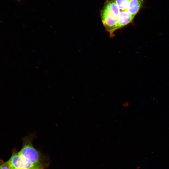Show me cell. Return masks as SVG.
Masks as SVG:
<instances>
[{
    "label": "cell",
    "mask_w": 169,
    "mask_h": 169,
    "mask_svg": "<svg viewBox=\"0 0 169 169\" xmlns=\"http://www.w3.org/2000/svg\"><path fill=\"white\" fill-rule=\"evenodd\" d=\"M11 169H15V168H11ZM43 169L41 167H36L34 168H30V169Z\"/></svg>",
    "instance_id": "ba28073f"
},
{
    "label": "cell",
    "mask_w": 169,
    "mask_h": 169,
    "mask_svg": "<svg viewBox=\"0 0 169 169\" xmlns=\"http://www.w3.org/2000/svg\"><path fill=\"white\" fill-rule=\"evenodd\" d=\"M0 169H11L8 161L0 162Z\"/></svg>",
    "instance_id": "52a82bcc"
},
{
    "label": "cell",
    "mask_w": 169,
    "mask_h": 169,
    "mask_svg": "<svg viewBox=\"0 0 169 169\" xmlns=\"http://www.w3.org/2000/svg\"><path fill=\"white\" fill-rule=\"evenodd\" d=\"M131 0H115L116 3L120 10H126Z\"/></svg>",
    "instance_id": "8992f818"
},
{
    "label": "cell",
    "mask_w": 169,
    "mask_h": 169,
    "mask_svg": "<svg viewBox=\"0 0 169 169\" xmlns=\"http://www.w3.org/2000/svg\"><path fill=\"white\" fill-rule=\"evenodd\" d=\"M145 0H131L126 10L130 14L136 15L143 6Z\"/></svg>",
    "instance_id": "5b68a950"
},
{
    "label": "cell",
    "mask_w": 169,
    "mask_h": 169,
    "mask_svg": "<svg viewBox=\"0 0 169 169\" xmlns=\"http://www.w3.org/2000/svg\"><path fill=\"white\" fill-rule=\"evenodd\" d=\"M100 15L102 23L106 31L111 36H113L114 32L117 29L118 18L111 13L102 10Z\"/></svg>",
    "instance_id": "7a4b0ae2"
},
{
    "label": "cell",
    "mask_w": 169,
    "mask_h": 169,
    "mask_svg": "<svg viewBox=\"0 0 169 169\" xmlns=\"http://www.w3.org/2000/svg\"><path fill=\"white\" fill-rule=\"evenodd\" d=\"M135 16L126 10H120L117 19V29L120 28L131 23Z\"/></svg>",
    "instance_id": "277c9868"
},
{
    "label": "cell",
    "mask_w": 169,
    "mask_h": 169,
    "mask_svg": "<svg viewBox=\"0 0 169 169\" xmlns=\"http://www.w3.org/2000/svg\"><path fill=\"white\" fill-rule=\"evenodd\" d=\"M35 134L34 133H31L23 138V146L19 152L27 162L33 165L41 166L40 154L32 143Z\"/></svg>",
    "instance_id": "6da1fadb"
},
{
    "label": "cell",
    "mask_w": 169,
    "mask_h": 169,
    "mask_svg": "<svg viewBox=\"0 0 169 169\" xmlns=\"http://www.w3.org/2000/svg\"><path fill=\"white\" fill-rule=\"evenodd\" d=\"M17 0V1H21V0Z\"/></svg>",
    "instance_id": "9c48e42d"
},
{
    "label": "cell",
    "mask_w": 169,
    "mask_h": 169,
    "mask_svg": "<svg viewBox=\"0 0 169 169\" xmlns=\"http://www.w3.org/2000/svg\"><path fill=\"white\" fill-rule=\"evenodd\" d=\"M8 161L11 168H12L28 169L41 167L27 162L19 152L13 154Z\"/></svg>",
    "instance_id": "3957f363"
}]
</instances>
